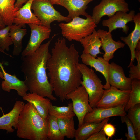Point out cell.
<instances>
[{
	"label": "cell",
	"instance_id": "5b68a950",
	"mask_svg": "<svg viewBox=\"0 0 140 140\" xmlns=\"http://www.w3.org/2000/svg\"><path fill=\"white\" fill-rule=\"evenodd\" d=\"M77 66L82 75L81 84L88 93L89 105L92 108L96 107L103 95L104 85L93 69L83 63H79Z\"/></svg>",
	"mask_w": 140,
	"mask_h": 140
},
{
	"label": "cell",
	"instance_id": "f35d334b",
	"mask_svg": "<svg viewBox=\"0 0 140 140\" xmlns=\"http://www.w3.org/2000/svg\"><path fill=\"white\" fill-rule=\"evenodd\" d=\"M0 52H2V53H3L5 54L6 55H8V56H9L10 57H12V56L8 54V53H6V52H5L4 51H3V50H2L1 48H0Z\"/></svg>",
	"mask_w": 140,
	"mask_h": 140
},
{
	"label": "cell",
	"instance_id": "603a6c76",
	"mask_svg": "<svg viewBox=\"0 0 140 140\" xmlns=\"http://www.w3.org/2000/svg\"><path fill=\"white\" fill-rule=\"evenodd\" d=\"M24 100L32 104L38 112L45 119L48 118L50 100L34 93H29L22 97Z\"/></svg>",
	"mask_w": 140,
	"mask_h": 140
},
{
	"label": "cell",
	"instance_id": "d4e9b609",
	"mask_svg": "<svg viewBox=\"0 0 140 140\" xmlns=\"http://www.w3.org/2000/svg\"><path fill=\"white\" fill-rule=\"evenodd\" d=\"M16 0H0V14L6 26H11L16 12L18 10L15 8Z\"/></svg>",
	"mask_w": 140,
	"mask_h": 140
},
{
	"label": "cell",
	"instance_id": "7a4b0ae2",
	"mask_svg": "<svg viewBox=\"0 0 140 140\" xmlns=\"http://www.w3.org/2000/svg\"><path fill=\"white\" fill-rule=\"evenodd\" d=\"M55 35L46 43L41 44L33 54L22 56L20 66L24 81L30 93L53 101L56 100L57 99L53 95V89L48 80L46 70L51 55L49 46Z\"/></svg>",
	"mask_w": 140,
	"mask_h": 140
},
{
	"label": "cell",
	"instance_id": "277c9868",
	"mask_svg": "<svg viewBox=\"0 0 140 140\" xmlns=\"http://www.w3.org/2000/svg\"><path fill=\"white\" fill-rule=\"evenodd\" d=\"M86 19L75 17L67 23L61 22L58 25L63 36L69 41L79 42L85 37L91 34L97 27L91 16L88 15Z\"/></svg>",
	"mask_w": 140,
	"mask_h": 140
},
{
	"label": "cell",
	"instance_id": "f546056e",
	"mask_svg": "<svg viewBox=\"0 0 140 140\" xmlns=\"http://www.w3.org/2000/svg\"><path fill=\"white\" fill-rule=\"evenodd\" d=\"M48 139L50 140H64L65 137L61 134L57 118L49 115L48 117Z\"/></svg>",
	"mask_w": 140,
	"mask_h": 140
},
{
	"label": "cell",
	"instance_id": "ab89813d",
	"mask_svg": "<svg viewBox=\"0 0 140 140\" xmlns=\"http://www.w3.org/2000/svg\"><path fill=\"white\" fill-rule=\"evenodd\" d=\"M1 68H0V78H2V79H4V76L3 74L1 71Z\"/></svg>",
	"mask_w": 140,
	"mask_h": 140
},
{
	"label": "cell",
	"instance_id": "3957f363",
	"mask_svg": "<svg viewBox=\"0 0 140 140\" xmlns=\"http://www.w3.org/2000/svg\"><path fill=\"white\" fill-rule=\"evenodd\" d=\"M16 135L29 140L48 139V119L43 118L34 106L25 104L19 116Z\"/></svg>",
	"mask_w": 140,
	"mask_h": 140
},
{
	"label": "cell",
	"instance_id": "9a60e30c",
	"mask_svg": "<svg viewBox=\"0 0 140 140\" xmlns=\"http://www.w3.org/2000/svg\"><path fill=\"white\" fill-rule=\"evenodd\" d=\"M25 104L22 101H16L10 111L0 117V129L6 130L7 133L14 132L13 127L17 129L18 117Z\"/></svg>",
	"mask_w": 140,
	"mask_h": 140
},
{
	"label": "cell",
	"instance_id": "74e56055",
	"mask_svg": "<svg viewBox=\"0 0 140 140\" xmlns=\"http://www.w3.org/2000/svg\"><path fill=\"white\" fill-rule=\"evenodd\" d=\"M60 0H51L50 1L51 3L53 5L55 4V3L57 2Z\"/></svg>",
	"mask_w": 140,
	"mask_h": 140
},
{
	"label": "cell",
	"instance_id": "ba28073f",
	"mask_svg": "<svg viewBox=\"0 0 140 140\" xmlns=\"http://www.w3.org/2000/svg\"><path fill=\"white\" fill-rule=\"evenodd\" d=\"M129 11L128 4L125 0H102L93 8L91 17L97 25L103 16L109 17L117 11L127 12Z\"/></svg>",
	"mask_w": 140,
	"mask_h": 140
},
{
	"label": "cell",
	"instance_id": "60d3db41",
	"mask_svg": "<svg viewBox=\"0 0 140 140\" xmlns=\"http://www.w3.org/2000/svg\"><path fill=\"white\" fill-rule=\"evenodd\" d=\"M46 1H50L51 0H45Z\"/></svg>",
	"mask_w": 140,
	"mask_h": 140
},
{
	"label": "cell",
	"instance_id": "44dd1931",
	"mask_svg": "<svg viewBox=\"0 0 140 140\" xmlns=\"http://www.w3.org/2000/svg\"><path fill=\"white\" fill-rule=\"evenodd\" d=\"M109 120L110 118H108L99 122H84L76 130L75 139L87 140L92 135L100 131Z\"/></svg>",
	"mask_w": 140,
	"mask_h": 140
},
{
	"label": "cell",
	"instance_id": "6da1fadb",
	"mask_svg": "<svg viewBox=\"0 0 140 140\" xmlns=\"http://www.w3.org/2000/svg\"><path fill=\"white\" fill-rule=\"evenodd\" d=\"M79 58L74 45L68 47L65 38H59L51 49L47 64V75L56 96L62 102L81 85L82 75L77 66Z\"/></svg>",
	"mask_w": 140,
	"mask_h": 140
},
{
	"label": "cell",
	"instance_id": "d590c367",
	"mask_svg": "<svg viewBox=\"0 0 140 140\" xmlns=\"http://www.w3.org/2000/svg\"><path fill=\"white\" fill-rule=\"evenodd\" d=\"M29 0H16L15 4V6L18 10L22 6L24 3H26Z\"/></svg>",
	"mask_w": 140,
	"mask_h": 140
},
{
	"label": "cell",
	"instance_id": "8fae6325",
	"mask_svg": "<svg viewBox=\"0 0 140 140\" xmlns=\"http://www.w3.org/2000/svg\"><path fill=\"white\" fill-rule=\"evenodd\" d=\"M132 79L126 76L123 68L114 62L109 64L108 82L111 86L123 90H131Z\"/></svg>",
	"mask_w": 140,
	"mask_h": 140
},
{
	"label": "cell",
	"instance_id": "ac0fdd59",
	"mask_svg": "<svg viewBox=\"0 0 140 140\" xmlns=\"http://www.w3.org/2000/svg\"><path fill=\"white\" fill-rule=\"evenodd\" d=\"M94 0H60L55 4L59 5L65 8L68 12L67 17L71 20L82 15L86 17V12L88 4Z\"/></svg>",
	"mask_w": 140,
	"mask_h": 140
},
{
	"label": "cell",
	"instance_id": "8992f818",
	"mask_svg": "<svg viewBox=\"0 0 140 140\" xmlns=\"http://www.w3.org/2000/svg\"><path fill=\"white\" fill-rule=\"evenodd\" d=\"M31 9L33 11L34 15L41 22L42 25L49 28H51L50 24L54 21L68 22L72 20L57 11L50 1L34 0Z\"/></svg>",
	"mask_w": 140,
	"mask_h": 140
},
{
	"label": "cell",
	"instance_id": "7402d4cb",
	"mask_svg": "<svg viewBox=\"0 0 140 140\" xmlns=\"http://www.w3.org/2000/svg\"><path fill=\"white\" fill-rule=\"evenodd\" d=\"M79 42L83 47V53L89 54L95 58L97 55L102 53L100 50L101 41L95 29L91 34L81 39Z\"/></svg>",
	"mask_w": 140,
	"mask_h": 140
},
{
	"label": "cell",
	"instance_id": "30bf717a",
	"mask_svg": "<svg viewBox=\"0 0 140 140\" xmlns=\"http://www.w3.org/2000/svg\"><path fill=\"white\" fill-rule=\"evenodd\" d=\"M131 90H123L111 86L104 90L103 95L96 107L109 108L126 105L128 102Z\"/></svg>",
	"mask_w": 140,
	"mask_h": 140
},
{
	"label": "cell",
	"instance_id": "836d02e7",
	"mask_svg": "<svg viewBox=\"0 0 140 140\" xmlns=\"http://www.w3.org/2000/svg\"><path fill=\"white\" fill-rule=\"evenodd\" d=\"M102 128L106 136H108V140H109V138L111 139L115 135L116 132V128L111 123H106Z\"/></svg>",
	"mask_w": 140,
	"mask_h": 140
},
{
	"label": "cell",
	"instance_id": "e0dca14e",
	"mask_svg": "<svg viewBox=\"0 0 140 140\" xmlns=\"http://www.w3.org/2000/svg\"><path fill=\"white\" fill-rule=\"evenodd\" d=\"M80 57L83 64L94 68L96 71L101 73L104 76L106 83L104 85V89L108 90L111 87L108 82V75L109 64L103 57H94L89 54L82 53Z\"/></svg>",
	"mask_w": 140,
	"mask_h": 140
},
{
	"label": "cell",
	"instance_id": "4fadbf2b",
	"mask_svg": "<svg viewBox=\"0 0 140 140\" xmlns=\"http://www.w3.org/2000/svg\"><path fill=\"white\" fill-rule=\"evenodd\" d=\"M135 11L132 10L129 13L122 11L116 12L109 19L103 20L102 25L109 28L108 32L111 33L114 30L121 28L123 32L127 34L129 30V27L126 24L129 22L133 21L135 15Z\"/></svg>",
	"mask_w": 140,
	"mask_h": 140
},
{
	"label": "cell",
	"instance_id": "d6986e66",
	"mask_svg": "<svg viewBox=\"0 0 140 140\" xmlns=\"http://www.w3.org/2000/svg\"><path fill=\"white\" fill-rule=\"evenodd\" d=\"M33 0H29L16 12L13 20V23L15 25H21L23 28L25 27L26 24L29 23L42 25L41 21L31 11V5Z\"/></svg>",
	"mask_w": 140,
	"mask_h": 140
},
{
	"label": "cell",
	"instance_id": "d6a6232c",
	"mask_svg": "<svg viewBox=\"0 0 140 140\" xmlns=\"http://www.w3.org/2000/svg\"><path fill=\"white\" fill-rule=\"evenodd\" d=\"M122 123H125L126 124L128 132L126 133L125 136L127 140H137L136 137L132 124L127 117V115L120 116Z\"/></svg>",
	"mask_w": 140,
	"mask_h": 140
},
{
	"label": "cell",
	"instance_id": "83f0119b",
	"mask_svg": "<svg viewBox=\"0 0 140 140\" xmlns=\"http://www.w3.org/2000/svg\"><path fill=\"white\" fill-rule=\"evenodd\" d=\"M57 121L60 132L64 136L69 139L74 138L76 129L73 117L69 119H58Z\"/></svg>",
	"mask_w": 140,
	"mask_h": 140
},
{
	"label": "cell",
	"instance_id": "f1b7e54d",
	"mask_svg": "<svg viewBox=\"0 0 140 140\" xmlns=\"http://www.w3.org/2000/svg\"><path fill=\"white\" fill-rule=\"evenodd\" d=\"M131 85L129 98L124 107L126 112L135 105L140 104V80L132 79Z\"/></svg>",
	"mask_w": 140,
	"mask_h": 140
},
{
	"label": "cell",
	"instance_id": "ffe728a7",
	"mask_svg": "<svg viewBox=\"0 0 140 140\" xmlns=\"http://www.w3.org/2000/svg\"><path fill=\"white\" fill-rule=\"evenodd\" d=\"M135 27L133 31L127 36L121 37V39L129 47L131 53L130 62L128 66L129 67L133 65L135 58V51L138 43L140 39V13L135 15L133 20Z\"/></svg>",
	"mask_w": 140,
	"mask_h": 140
},
{
	"label": "cell",
	"instance_id": "7c38bea8",
	"mask_svg": "<svg viewBox=\"0 0 140 140\" xmlns=\"http://www.w3.org/2000/svg\"><path fill=\"white\" fill-rule=\"evenodd\" d=\"M125 105L109 108L96 107L93 108L92 111L88 113L85 115L84 122H99L110 117L126 115L124 110Z\"/></svg>",
	"mask_w": 140,
	"mask_h": 140
},
{
	"label": "cell",
	"instance_id": "5bb4252c",
	"mask_svg": "<svg viewBox=\"0 0 140 140\" xmlns=\"http://www.w3.org/2000/svg\"><path fill=\"white\" fill-rule=\"evenodd\" d=\"M97 32L101 41V47L105 52L103 58L109 62L113 58L115 51L120 48H124L126 44L120 40H114L111 33L103 29H99Z\"/></svg>",
	"mask_w": 140,
	"mask_h": 140
},
{
	"label": "cell",
	"instance_id": "2e32d148",
	"mask_svg": "<svg viewBox=\"0 0 140 140\" xmlns=\"http://www.w3.org/2000/svg\"><path fill=\"white\" fill-rule=\"evenodd\" d=\"M0 68L3 74L4 80L1 84V88L3 90L10 92L11 90H15L17 91L18 95L22 97L27 94L28 90L24 81L20 80L15 75L7 73L2 63L1 62Z\"/></svg>",
	"mask_w": 140,
	"mask_h": 140
},
{
	"label": "cell",
	"instance_id": "8d00e7d4",
	"mask_svg": "<svg viewBox=\"0 0 140 140\" xmlns=\"http://www.w3.org/2000/svg\"><path fill=\"white\" fill-rule=\"evenodd\" d=\"M6 26L0 14V30L6 27Z\"/></svg>",
	"mask_w": 140,
	"mask_h": 140
},
{
	"label": "cell",
	"instance_id": "9c48e42d",
	"mask_svg": "<svg viewBox=\"0 0 140 140\" xmlns=\"http://www.w3.org/2000/svg\"><path fill=\"white\" fill-rule=\"evenodd\" d=\"M31 29V33L29 41L21 55L25 56L33 54L39 48L42 42L50 37L51 30L41 25L28 24Z\"/></svg>",
	"mask_w": 140,
	"mask_h": 140
},
{
	"label": "cell",
	"instance_id": "484cf974",
	"mask_svg": "<svg viewBox=\"0 0 140 140\" xmlns=\"http://www.w3.org/2000/svg\"><path fill=\"white\" fill-rule=\"evenodd\" d=\"M48 112L49 115L58 119H69L75 115L72 103H68L67 106L58 107L53 105L51 102Z\"/></svg>",
	"mask_w": 140,
	"mask_h": 140
},
{
	"label": "cell",
	"instance_id": "52a82bcc",
	"mask_svg": "<svg viewBox=\"0 0 140 140\" xmlns=\"http://www.w3.org/2000/svg\"><path fill=\"white\" fill-rule=\"evenodd\" d=\"M69 99L72 101L73 110L78 118L79 127L84 123L86 114L93 110L89 103L88 93L83 86H80L67 95L66 100Z\"/></svg>",
	"mask_w": 140,
	"mask_h": 140
},
{
	"label": "cell",
	"instance_id": "e575fe53",
	"mask_svg": "<svg viewBox=\"0 0 140 140\" xmlns=\"http://www.w3.org/2000/svg\"><path fill=\"white\" fill-rule=\"evenodd\" d=\"M102 129L91 136L87 140H108Z\"/></svg>",
	"mask_w": 140,
	"mask_h": 140
},
{
	"label": "cell",
	"instance_id": "cb8c5ba5",
	"mask_svg": "<svg viewBox=\"0 0 140 140\" xmlns=\"http://www.w3.org/2000/svg\"><path fill=\"white\" fill-rule=\"evenodd\" d=\"M22 28V26L20 25L12 24L10 26L9 34L14 44L12 52L13 56H18L22 52V40L27 34V29Z\"/></svg>",
	"mask_w": 140,
	"mask_h": 140
},
{
	"label": "cell",
	"instance_id": "4316f807",
	"mask_svg": "<svg viewBox=\"0 0 140 140\" xmlns=\"http://www.w3.org/2000/svg\"><path fill=\"white\" fill-rule=\"evenodd\" d=\"M127 115L132 122L137 140H140V104L130 108Z\"/></svg>",
	"mask_w": 140,
	"mask_h": 140
},
{
	"label": "cell",
	"instance_id": "1f68e13d",
	"mask_svg": "<svg viewBox=\"0 0 140 140\" xmlns=\"http://www.w3.org/2000/svg\"><path fill=\"white\" fill-rule=\"evenodd\" d=\"M10 26H7L0 30V48L3 51H9V46L13 44L9 34Z\"/></svg>",
	"mask_w": 140,
	"mask_h": 140
},
{
	"label": "cell",
	"instance_id": "4dcf8cb0",
	"mask_svg": "<svg viewBox=\"0 0 140 140\" xmlns=\"http://www.w3.org/2000/svg\"><path fill=\"white\" fill-rule=\"evenodd\" d=\"M135 58L137 61L136 65H134L130 67L129 77L132 80H140V42L139 41L136 45L135 51Z\"/></svg>",
	"mask_w": 140,
	"mask_h": 140
}]
</instances>
